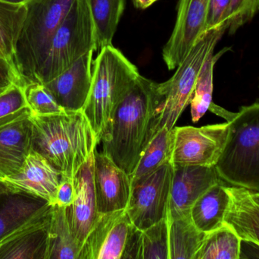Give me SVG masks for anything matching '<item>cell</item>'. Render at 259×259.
Returning <instances> with one entry per match:
<instances>
[{"label": "cell", "instance_id": "cell-1", "mask_svg": "<svg viewBox=\"0 0 259 259\" xmlns=\"http://www.w3.org/2000/svg\"><path fill=\"white\" fill-rule=\"evenodd\" d=\"M162 101L159 84L139 75L115 106L102 136L103 153L131 176L150 140Z\"/></svg>", "mask_w": 259, "mask_h": 259}, {"label": "cell", "instance_id": "cell-2", "mask_svg": "<svg viewBox=\"0 0 259 259\" xmlns=\"http://www.w3.org/2000/svg\"><path fill=\"white\" fill-rule=\"evenodd\" d=\"M32 149L42 155L63 177L73 179L94 157L100 144L83 111L48 116L30 114Z\"/></svg>", "mask_w": 259, "mask_h": 259}, {"label": "cell", "instance_id": "cell-3", "mask_svg": "<svg viewBox=\"0 0 259 259\" xmlns=\"http://www.w3.org/2000/svg\"><path fill=\"white\" fill-rule=\"evenodd\" d=\"M74 0H28L27 14L18 35L14 69L21 87L36 82L56 30Z\"/></svg>", "mask_w": 259, "mask_h": 259}, {"label": "cell", "instance_id": "cell-4", "mask_svg": "<svg viewBox=\"0 0 259 259\" xmlns=\"http://www.w3.org/2000/svg\"><path fill=\"white\" fill-rule=\"evenodd\" d=\"M228 123L218 174L228 185L259 192V101L242 106Z\"/></svg>", "mask_w": 259, "mask_h": 259}, {"label": "cell", "instance_id": "cell-5", "mask_svg": "<svg viewBox=\"0 0 259 259\" xmlns=\"http://www.w3.org/2000/svg\"><path fill=\"white\" fill-rule=\"evenodd\" d=\"M139 75L137 67L113 46L100 50L94 61L91 92L83 109L99 143L114 109Z\"/></svg>", "mask_w": 259, "mask_h": 259}, {"label": "cell", "instance_id": "cell-6", "mask_svg": "<svg viewBox=\"0 0 259 259\" xmlns=\"http://www.w3.org/2000/svg\"><path fill=\"white\" fill-rule=\"evenodd\" d=\"M228 29V24H225L205 32L178 65L175 75L167 82L159 84L162 101L152 123L150 140L162 128L171 130L175 127L183 111L190 104L203 64L214 53L216 45Z\"/></svg>", "mask_w": 259, "mask_h": 259}, {"label": "cell", "instance_id": "cell-7", "mask_svg": "<svg viewBox=\"0 0 259 259\" xmlns=\"http://www.w3.org/2000/svg\"><path fill=\"white\" fill-rule=\"evenodd\" d=\"M91 50H97V33L89 0H74L52 40L36 82L53 80Z\"/></svg>", "mask_w": 259, "mask_h": 259}, {"label": "cell", "instance_id": "cell-8", "mask_svg": "<svg viewBox=\"0 0 259 259\" xmlns=\"http://www.w3.org/2000/svg\"><path fill=\"white\" fill-rule=\"evenodd\" d=\"M173 172L167 162L132 182L126 211L137 229L144 231L167 217Z\"/></svg>", "mask_w": 259, "mask_h": 259}, {"label": "cell", "instance_id": "cell-9", "mask_svg": "<svg viewBox=\"0 0 259 259\" xmlns=\"http://www.w3.org/2000/svg\"><path fill=\"white\" fill-rule=\"evenodd\" d=\"M229 123L202 127H174V165L215 167L228 136Z\"/></svg>", "mask_w": 259, "mask_h": 259}, {"label": "cell", "instance_id": "cell-10", "mask_svg": "<svg viewBox=\"0 0 259 259\" xmlns=\"http://www.w3.org/2000/svg\"><path fill=\"white\" fill-rule=\"evenodd\" d=\"M210 0H180L176 23L163 48L169 70L178 68L201 36L208 31Z\"/></svg>", "mask_w": 259, "mask_h": 259}, {"label": "cell", "instance_id": "cell-11", "mask_svg": "<svg viewBox=\"0 0 259 259\" xmlns=\"http://www.w3.org/2000/svg\"><path fill=\"white\" fill-rule=\"evenodd\" d=\"M134 228L126 209L99 214L79 259H122Z\"/></svg>", "mask_w": 259, "mask_h": 259}, {"label": "cell", "instance_id": "cell-12", "mask_svg": "<svg viewBox=\"0 0 259 259\" xmlns=\"http://www.w3.org/2000/svg\"><path fill=\"white\" fill-rule=\"evenodd\" d=\"M222 180L215 167L174 165L167 220L190 214L195 202L210 187Z\"/></svg>", "mask_w": 259, "mask_h": 259}, {"label": "cell", "instance_id": "cell-13", "mask_svg": "<svg viewBox=\"0 0 259 259\" xmlns=\"http://www.w3.org/2000/svg\"><path fill=\"white\" fill-rule=\"evenodd\" d=\"M94 183L98 214L124 210L131 196V176L103 152L94 155Z\"/></svg>", "mask_w": 259, "mask_h": 259}, {"label": "cell", "instance_id": "cell-14", "mask_svg": "<svg viewBox=\"0 0 259 259\" xmlns=\"http://www.w3.org/2000/svg\"><path fill=\"white\" fill-rule=\"evenodd\" d=\"M33 126L28 108L0 122V178L18 173L32 150Z\"/></svg>", "mask_w": 259, "mask_h": 259}, {"label": "cell", "instance_id": "cell-15", "mask_svg": "<svg viewBox=\"0 0 259 259\" xmlns=\"http://www.w3.org/2000/svg\"><path fill=\"white\" fill-rule=\"evenodd\" d=\"M62 177L46 158L32 149L21 170L3 181L11 192L39 198L55 205Z\"/></svg>", "mask_w": 259, "mask_h": 259}, {"label": "cell", "instance_id": "cell-16", "mask_svg": "<svg viewBox=\"0 0 259 259\" xmlns=\"http://www.w3.org/2000/svg\"><path fill=\"white\" fill-rule=\"evenodd\" d=\"M94 52H88L71 68L44 84L65 111H83L92 85Z\"/></svg>", "mask_w": 259, "mask_h": 259}, {"label": "cell", "instance_id": "cell-17", "mask_svg": "<svg viewBox=\"0 0 259 259\" xmlns=\"http://www.w3.org/2000/svg\"><path fill=\"white\" fill-rule=\"evenodd\" d=\"M73 182L74 200L67 208V213L73 234L82 249L99 214L94 183V157L77 172Z\"/></svg>", "mask_w": 259, "mask_h": 259}, {"label": "cell", "instance_id": "cell-18", "mask_svg": "<svg viewBox=\"0 0 259 259\" xmlns=\"http://www.w3.org/2000/svg\"><path fill=\"white\" fill-rule=\"evenodd\" d=\"M53 205L23 193L9 192L0 198V243L18 230L48 215Z\"/></svg>", "mask_w": 259, "mask_h": 259}, {"label": "cell", "instance_id": "cell-19", "mask_svg": "<svg viewBox=\"0 0 259 259\" xmlns=\"http://www.w3.org/2000/svg\"><path fill=\"white\" fill-rule=\"evenodd\" d=\"M51 214L28 224L2 242L0 259H49Z\"/></svg>", "mask_w": 259, "mask_h": 259}, {"label": "cell", "instance_id": "cell-20", "mask_svg": "<svg viewBox=\"0 0 259 259\" xmlns=\"http://www.w3.org/2000/svg\"><path fill=\"white\" fill-rule=\"evenodd\" d=\"M230 205L225 223L231 226L243 241L259 247V196L243 187L226 185Z\"/></svg>", "mask_w": 259, "mask_h": 259}, {"label": "cell", "instance_id": "cell-21", "mask_svg": "<svg viewBox=\"0 0 259 259\" xmlns=\"http://www.w3.org/2000/svg\"><path fill=\"white\" fill-rule=\"evenodd\" d=\"M223 180L214 184L195 202L190 217L195 226L205 234L225 225V214L230 205V196Z\"/></svg>", "mask_w": 259, "mask_h": 259}, {"label": "cell", "instance_id": "cell-22", "mask_svg": "<svg viewBox=\"0 0 259 259\" xmlns=\"http://www.w3.org/2000/svg\"><path fill=\"white\" fill-rule=\"evenodd\" d=\"M167 222L170 259H194L206 234L195 226L190 214Z\"/></svg>", "mask_w": 259, "mask_h": 259}, {"label": "cell", "instance_id": "cell-23", "mask_svg": "<svg viewBox=\"0 0 259 259\" xmlns=\"http://www.w3.org/2000/svg\"><path fill=\"white\" fill-rule=\"evenodd\" d=\"M81 246L74 237L66 207L53 205L50 225L49 259H79Z\"/></svg>", "mask_w": 259, "mask_h": 259}, {"label": "cell", "instance_id": "cell-24", "mask_svg": "<svg viewBox=\"0 0 259 259\" xmlns=\"http://www.w3.org/2000/svg\"><path fill=\"white\" fill-rule=\"evenodd\" d=\"M97 33V50L112 45L125 0H89Z\"/></svg>", "mask_w": 259, "mask_h": 259}, {"label": "cell", "instance_id": "cell-25", "mask_svg": "<svg viewBox=\"0 0 259 259\" xmlns=\"http://www.w3.org/2000/svg\"><path fill=\"white\" fill-rule=\"evenodd\" d=\"M26 14L25 5L0 1V59L6 61L13 69L15 46Z\"/></svg>", "mask_w": 259, "mask_h": 259}, {"label": "cell", "instance_id": "cell-26", "mask_svg": "<svg viewBox=\"0 0 259 259\" xmlns=\"http://www.w3.org/2000/svg\"><path fill=\"white\" fill-rule=\"evenodd\" d=\"M173 141V129L162 128L156 132L145 147L135 170L130 176L131 182L150 174L163 164L170 162Z\"/></svg>", "mask_w": 259, "mask_h": 259}, {"label": "cell", "instance_id": "cell-27", "mask_svg": "<svg viewBox=\"0 0 259 259\" xmlns=\"http://www.w3.org/2000/svg\"><path fill=\"white\" fill-rule=\"evenodd\" d=\"M242 240L234 229L225 223L208 233L194 259H240Z\"/></svg>", "mask_w": 259, "mask_h": 259}, {"label": "cell", "instance_id": "cell-28", "mask_svg": "<svg viewBox=\"0 0 259 259\" xmlns=\"http://www.w3.org/2000/svg\"><path fill=\"white\" fill-rule=\"evenodd\" d=\"M231 47H225L219 53H211L203 64L196 87L193 91V97L190 101L191 106L192 120L197 123L201 118L209 110L212 102L213 78H214V65L219 59L227 52L231 50Z\"/></svg>", "mask_w": 259, "mask_h": 259}, {"label": "cell", "instance_id": "cell-29", "mask_svg": "<svg viewBox=\"0 0 259 259\" xmlns=\"http://www.w3.org/2000/svg\"><path fill=\"white\" fill-rule=\"evenodd\" d=\"M140 259H170L167 218L140 234Z\"/></svg>", "mask_w": 259, "mask_h": 259}, {"label": "cell", "instance_id": "cell-30", "mask_svg": "<svg viewBox=\"0 0 259 259\" xmlns=\"http://www.w3.org/2000/svg\"><path fill=\"white\" fill-rule=\"evenodd\" d=\"M22 88L31 115L48 116L65 112L44 84L30 82Z\"/></svg>", "mask_w": 259, "mask_h": 259}, {"label": "cell", "instance_id": "cell-31", "mask_svg": "<svg viewBox=\"0 0 259 259\" xmlns=\"http://www.w3.org/2000/svg\"><path fill=\"white\" fill-rule=\"evenodd\" d=\"M259 12V0H231L228 13L230 34L250 22Z\"/></svg>", "mask_w": 259, "mask_h": 259}, {"label": "cell", "instance_id": "cell-32", "mask_svg": "<svg viewBox=\"0 0 259 259\" xmlns=\"http://www.w3.org/2000/svg\"><path fill=\"white\" fill-rule=\"evenodd\" d=\"M27 108L23 88L18 83L0 91V122Z\"/></svg>", "mask_w": 259, "mask_h": 259}, {"label": "cell", "instance_id": "cell-33", "mask_svg": "<svg viewBox=\"0 0 259 259\" xmlns=\"http://www.w3.org/2000/svg\"><path fill=\"white\" fill-rule=\"evenodd\" d=\"M231 0H210L207 29L228 24V13Z\"/></svg>", "mask_w": 259, "mask_h": 259}, {"label": "cell", "instance_id": "cell-34", "mask_svg": "<svg viewBox=\"0 0 259 259\" xmlns=\"http://www.w3.org/2000/svg\"><path fill=\"white\" fill-rule=\"evenodd\" d=\"M74 196V187L73 179L62 177L60 185L58 188L56 205L68 208L72 204Z\"/></svg>", "mask_w": 259, "mask_h": 259}, {"label": "cell", "instance_id": "cell-35", "mask_svg": "<svg viewBox=\"0 0 259 259\" xmlns=\"http://www.w3.org/2000/svg\"><path fill=\"white\" fill-rule=\"evenodd\" d=\"M18 83V77L12 67L6 61L0 59V91L12 83Z\"/></svg>", "mask_w": 259, "mask_h": 259}, {"label": "cell", "instance_id": "cell-36", "mask_svg": "<svg viewBox=\"0 0 259 259\" xmlns=\"http://www.w3.org/2000/svg\"><path fill=\"white\" fill-rule=\"evenodd\" d=\"M209 110L214 114H217V115L220 116V117H223L227 122H230L234 117H235L236 113L228 112L226 109H223L221 106H218V105L214 104V103H211V106H210Z\"/></svg>", "mask_w": 259, "mask_h": 259}, {"label": "cell", "instance_id": "cell-37", "mask_svg": "<svg viewBox=\"0 0 259 259\" xmlns=\"http://www.w3.org/2000/svg\"><path fill=\"white\" fill-rule=\"evenodd\" d=\"M157 0H133L134 6L137 9H146Z\"/></svg>", "mask_w": 259, "mask_h": 259}, {"label": "cell", "instance_id": "cell-38", "mask_svg": "<svg viewBox=\"0 0 259 259\" xmlns=\"http://www.w3.org/2000/svg\"><path fill=\"white\" fill-rule=\"evenodd\" d=\"M11 190H9V187H7L3 179L0 178V198L4 195L7 194Z\"/></svg>", "mask_w": 259, "mask_h": 259}, {"label": "cell", "instance_id": "cell-39", "mask_svg": "<svg viewBox=\"0 0 259 259\" xmlns=\"http://www.w3.org/2000/svg\"><path fill=\"white\" fill-rule=\"evenodd\" d=\"M0 1L10 3V4L24 5L28 0H0Z\"/></svg>", "mask_w": 259, "mask_h": 259}, {"label": "cell", "instance_id": "cell-40", "mask_svg": "<svg viewBox=\"0 0 259 259\" xmlns=\"http://www.w3.org/2000/svg\"><path fill=\"white\" fill-rule=\"evenodd\" d=\"M254 193H255L256 196H259V192H253Z\"/></svg>", "mask_w": 259, "mask_h": 259}, {"label": "cell", "instance_id": "cell-41", "mask_svg": "<svg viewBox=\"0 0 259 259\" xmlns=\"http://www.w3.org/2000/svg\"><path fill=\"white\" fill-rule=\"evenodd\" d=\"M258 88H259V78H258Z\"/></svg>", "mask_w": 259, "mask_h": 259}]
</instances>
